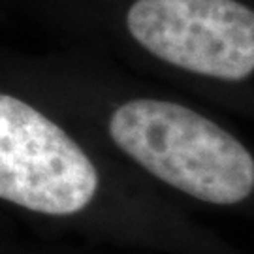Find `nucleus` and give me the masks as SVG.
Returning a JSON list of instances; mask_svg holds the SVG:
<instances>
[{
  "mask_svg": "<svg viewBox=\"0 0 254 254\" xmlns=\"http://www.w3.org/2000/svg\"><path fill=\"white\" fill-rule=\"evenodd\" d=\"M115 145L154 177L192 198L236 205L254 192V158L211 119L168 100L137 98L109 119Z\"/></svg>",
  "mask_w": 254,
  "mask_h": 254,
  "instance_id": "nucleus-1",
  "label": "nucleus"
},
{
  "mask_svg": "<svg viewBox=\"0 0 254 254\" xmlns=\"http://www.w3.org/2000/svg\"><path fill=\"white\" fill-rule=\"evenodd\" d=\"M128 36L158 61L220 81L254 73V8L241 0H132Z\"/></svg>",
  "mask_w": 254,
  "mask_h": 254,
  "instance_id": "nucleus-2",
  "label": "nucleus"
},
{
  "mask_svg": "<svg viewBox=\"0 0 254 254\" xmlns=\"http://www.w3.org/2000/svg\"><path fill=\"white\" fill-rule=\"evenodd\" d=\"M98 173L83 149L23 100L0 94V198L46 215L92 201Z\"/></svg>",
  "mask_w": 254,
  "mask_h": 254,
  "instance_id": "nucleus-3",
  "label": "nucleus"
}]
</instances>
